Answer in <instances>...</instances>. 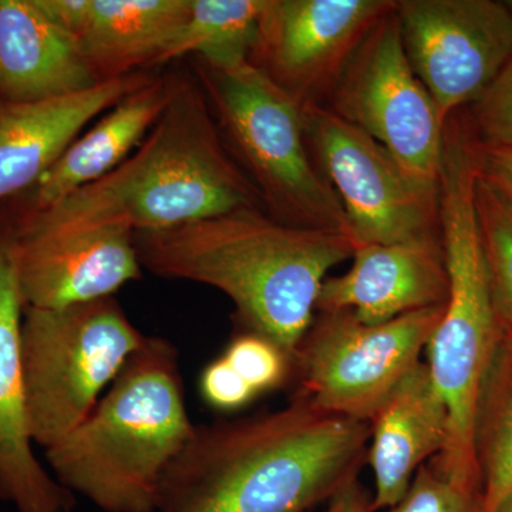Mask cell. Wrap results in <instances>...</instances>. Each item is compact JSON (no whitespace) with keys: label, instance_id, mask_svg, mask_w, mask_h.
Returning <instances> with one entry per match:
<instances>
[{"label":"cell","instance_id":"7a4b0ae2","mask_svg":"<svg viewBox=\"0 0 512 512\" xmlns=\"http://www.w3.org/2000/svg\"><path fill=\"white\" fill-rule=\"evenodd\" d=\"M134 245L154 275L225 293L244 330L272 340L292 359L315 319L328 272L355 251L348 235L293 227L262 208L136 232Z\"/></svg>","mask_w":512,"mask_h":512},{"label":"cell","instance_id":"8992f818","mask_svg":"<svg viewBox=\"0 0 512 512\" xmlns=\"http://www.w3.org/2000/svg\"><path fill=\"white\" fill-rule=\"evenodd\" d=\"M192 70L265 211L293 227L350 238L342 201L306 143L302 104L249 60L221 66L192 57Z\"/></svg>","mask_w":512,"mask_h":512},{"label":"cell","instance_id":"5bb4252c","mask_svg":"<svg viewBox=\"0 0 512 512\" xmlns=\"http://www.w3.org/2000/svg\"><path fill=\"white\" fill-rule=\"evenodd\" d=\"M15 235L26 308L62 309L110 298L141 278L134 234L127 229L29 231L19 228L15 218Z\"/></svg>","mask_w":512,"mask_h":512},{"label":"cell","instance_id":"2e32d148","mask_svg":"<svg viewBox=\"0 0 512 512\" xmlns=\"http://www.w3.org/2000/svg\"><path fill=\"white\" fill-rule=\"evenodd\" d=\"M348 272L328 276L316 312H352L379 325L406 313L446 305L448 274L443 244L357 245Z\"/></svg>","mask_w":512,"mask_h":512},{"label":"cell","instance_id":"e0dca14e","mask_svg":"<svg viewBox=\"0 0 512 512\" xmlns=\"http://www.w3.org/2000/svg\"><path fill=\"white\" fill-rule=\"evenodd\" d=\"M153 77L138 72L55 99L0 103V204L28 191L90 121Z\"/></svg>","mask_w":512,"mask_h":512},{"label":"cell","instance_id":"cb8c5ba5","mask_svg":"<svg viewBox=\"0 0 512 512\" xmlns=\"http://www.w3.org/2000/svg\"><path fill=\"white\" fill-rule=\"evenodd\" d=\"M222 357L258 396L284 386L293 375V359L284 349L247 330L229 342Z\"/></svg>","mask_w":512,"mask_h":512},{"label":"cell","instance_id":"f546056e","mask_svg":"<svg viewBox=\"0 0 512 512\" xmlns=\"http://www.w3.org/2000/svg\"><path fill=\"white\" fill-rule=\"evenodd\" d=\"M494 512H512V490L505 495L503 501L497 505Z\"/></svg>","mask_w":512,"mask_h":512},{"label":"cell","instance_id":"277c9868","mask_svg":"<svg viewBox=\"0 0 512 512\" xmlns=\"http://www.w3.org/2000/svg\"><path fill=\"white\" fill-rule=\"evenodd\" d=\"M473 133L463 114L444 126L439 180L441 244L448 296L427 345L431 379L447 409L448 436L430 461L458 487L481 494L474 423L478 397L501 329L477 212Z\"/></svg>","mask_w":512,"mask_h":512},{"label":"cell","instance_id":"30bf717a","mask_svg":"<svg viewBox=\"0 0 512 512\" xmlns=\"http://www.w3.org/2000/svg\"><path fill=\"white\" fill-rule=\"evenodd\" d=\"M325 106L375 138L417 184L439 192L446 123L407 59L396 8L370 30Z\"/></svg>","mask_w":512,"mask_h":512},{"label":"cell","instance_id":"d4e9b609","mask_svg":"<svg viewBox=\"0 0 512 512\" xmlns=\"http://www.w3.org/2000/svg\"><path fill=\"white\" fill-rule=\"evenodd\" d=\"M386 512H483V495L458 487L426 463L402 500Z\"/></svg>","mask_w":512,"mask_h":512},{"label":"cell","instance_id":"8fae6325","mask_svg":"<svg viewBox=\"0 0 512 512\" xmlns=\"http://www.w3.org/2000/svg\"><path fill=\"white\" fill-rule=\"evenodd\" d=\"M404 52L440 117L471 106L512 56V12L497 0H397Z\"/></svg>","mask_w":512,"mask_h":512},{"label":"cell","instance_id":"4316f807","mask_svg":"<svg viewBox=\"0 0 512 512\" xmlns=\"http://www.w3.org/2000/svg\"><path fill=\"white\" fill-rule=\"evenodd\" d=\"M200 393L202 400L218 412H235L258 397L222 356L202 370Z\"/></svg>","mask_w":512,"mask_h":512},{"label":"cell","instance_id":"6da1fadb","mask_svg":"<svg viewBox=\"0 0 512 512\" xmlns=\"http://www.w3.org/2000/svg\"><path fill=\"white\" fill-rule=\"evenodd\" d=\"M370 423L296 394L281 410L195 426L157 512H308L356 483Z\"/></svg>","mask_w":512,"mask_h":512},{"label":"cell","instance_id":"9a60e30c","mask_svg":"<svg viewBox=\"0 0 512 512\" xmlns=\"http://www.w3.org/2000/svg\"><path fill=\"white\" fill-rule=\"evenodd\" d=\"M76 40L100 83L157 66L191 0H36Z\"/></svg>","mask_w":512,"mask_h":512},{"label":"cell","instance_id":"4dcf8cb0","mask_svg":"<svg viewBox=\"0 0 512 512\" xmlns=\"http://www.w3.org/2000/svg\"><path fill=\"white\" fill-rule=\"evenodd\" d=\"M505 3H507L508 8H510V10L512 12V0H507V2H505Z\"/></svg>","mask_w":512,"mask_h":512},{"label":"cell","instance_id":"5b68a950","mask_svg":"<svg viewBox=\"0 0 512 512\" xmlns=\"http://www.w3.org/2000/svg\"><path fill=\"white\" fill-rule=\"evenodd\" d=\"M195 424L185 404L178 350L147 336L99 403L45 450L53 477L104 512H157L165 474Z\"/></svg>","mask_w":512,"mask_h":512},{"label":"cell","instance_id":"7c38bea8","mask_svg":"<svg viewBox=\"0 0 512 512\" xmlns=\"http://www.w3.org/2000/svg\"><path fill=\"white\" fill-rule=\"evenodd\" d=\"M397 0H268L249 62L302 106H325L340 76Z\"/></svg>","mask_w":512,"mask_h":512},{"label":"cell","instance_id":"44dd1931","mask_svg":"<svg viewBox=\"0 0 512 512\" xmlns=\"http://www.w3.org/2000/svg\"><path fill=\"white\" fill-rule=\"evenodd\" d=\"M474 453L483 512H494L512 490V328L503 319L478 397Z\"/></svg>","mask_w":512,"mask_h":512},{"label":"cell","instance_id":"83f0119b","mask_svg":"<svg viewBox=\"0 0 512 512\" xmlns=\"http://www.w3.org/2000/svg\"><path fill=\"white\" fill-rule=\"evenodd\" d=\"M473 158L478 180L503 198L512 210V148L484 146L474 137Z\"/></svg>","mask_w":512,"mask_h":512},{"label":"cell","instance_id":"ffe728a7","mask_svg":"<svg viewBox=\"0 0 512 512\" xmlns=\"http://www.w3.org/2000/svg\"><path fill=\"white\" fill-rule=\"evenodd\" d=\"M171 84V74L153 77L127 94L80 134L35 185L10 198L9 204L18 212L42 211L116 170L160 119L170 100Z\"/></svg>","mask_w":512,"mask_h":512},{"label":"cell","instance_id":"ac0fdd59","mask_svg":"<svg viewBox=\"0 0 512 512\" xmlns=\"http://www.w3.org/2000/svg\"><path fill=\"white\" fill-rule=\"evenodd\" d=\"M448 416L429 367L420 362L370 420L367 463L375 476L373 512L402 500L414 476L447 443Z\"/></svg>","mask_w":512,"mask_h":512},{"label":"cell","instance_id":"d6986e66","mask_svg":"<svg viewBox=\"0 0 512 512\" xmlns=\"http://www.w3.org/2000/svg\"><path fill=\"white\" fill-rule=\"evenodd\" d=\"M74 37L36 0H0V103H32L99 84Z\"/></svg>","mask_w":512,"mask_h":512},{"label":"cell","instance_id":"7402d4cb","mask_svg":"<svg viewBox=\"0 0 512 512\" xmlns=\"http://www.w3.org/2000/svg\"><path fill=\"white\" fill-rule=\"evenodd\" d=\"M268 0H191L190 12L158 64L191 56L212 64L249 60Z\"/></svg>","mask_w":512,"mask_h":512},{"label":"cell","instance_id":"ba28073f","mask_svg":"<svg viewBox=\"0 0 512 512\" xmlns=\"http://www.w3.org/2000/svg\"><path fill=\"white\" fill-rule=\"evenodd\" d=\"M443 312L433 306L379 325L348 311L319 313L293 359L298 394L323 412L370 423L421 362Z\"/></svg>","mask_w":512,"mask_h":512},{"label":"cell","instance_id":"3957f363","mask_svg":"<svg viewBox=\"0 0 512 512\" xmlns=\"http://www.w3.org/2000/svg\"><path fill=\"white\" fill-rule=\"evenodd\" d=\"M171 96L143 143L116 170L36 212H15L29 231L121 228L163 231L242 208L258 191L225 146L194 74H171Z\"/></svg>","mask_w":512,"mask_h":512},{"label":"cell","instance_id":"484cf974","mask_svg":"<svg viewBox=\"0 0 512 512\" xmlns=\"http://www.w3.org/2000/svg\"><path fill=\"white\" fill-rule=\"evenodd\" d=\"M470 107L468 123L478 143L512 148V56Z\"/></svg>","mask_w":512,"mask_h":512},{"label":"cell","instance_id":"f1b7e54d","mask_svg":"<svg viewBox=\"0 0 512 512\" xmlns=\"http://www.w3.org/2000/svg\"><path fill=\"white\" fill-rule=\"evenodd\" d=\"M372 504L373 494L356 481L335 495L325 512H373Z\"/></svg>","mask_w":512,"mask_h":512},{"label":"cell","instance_id":"603a6c76","mask_svg":"<svg viewBox=\"0 0 512 512\" xmlns=\"http://www.w3.org/2000/svg\"><path fill=\"white\" fill-rule=\"evenodd\" d=\"M476 201L495 305L512 328V210L478 178Z\"/></svg>","mask_w":512,"mask_h":512},{"label":"cell","instance_id":"9c48e42d","mask_svg":"<svg viewBox=\"0 0 512 512\" xmlns=\"http://www.w3.org/2000/svg\"><path fill=\"white\" fill-rule=\"evenodd\" d=\"M306 143L345 208L357 245L441 244L439 192L421 187L392 154L329 107L303 106Z\"/></svg>","mask_w":512,"mask_h":512},{"label":"cell","instance_id":"52a82bcc","mask_svg":"<svg viewBox=\"0 0 512 512\" xmlns=\"http://www.w3.org/2000/svg\"><path fill=\"white\" fill-rule=\"evenodd\" d=\"M146 339L113 296L26 308L23 376L32 443L47 450L76 429Z\"/></svg>","mask_w":512,"mask_h":512},{"label":"cell","instance_id":"4fadbf2b","mask_svg":"<svg viewBox=\"0 0 512 512\" xmlns=\"http://www.w3.org/2000/svg\"><path fill=\"white\" fill-rule=\"evenodd\" d=\"M0 207V501L18 512H74L76 498L33 453L23 376L25 301L16 268L15 214Z\"/></svg>","mask_w":512,"mask_h":512}]
</instances>
